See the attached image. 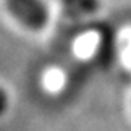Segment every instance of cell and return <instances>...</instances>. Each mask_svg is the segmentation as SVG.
Here are the masks:
<instances>
[{"label":"cell","mask_w":131,"mask_h":131,"mask_svg":"<svg viewBox=\"0 0 131 131\" xmlns=\"http://www.w3.org/2000/svg\"><path fill=\"white\" fill-rule=\"evenodd\" d=\"M9 15L25 29L38 32L50 22V9L44 0H5Z\"/></svg>","instance_id":"1"},{"label":"cell","mask_w":131,"mask_h":131,"mask_svg":"<svg viewBox=\"0 0 131 131\" xmlns=\"http://www.w3.org/2000/svg\"><path fill=\"white\" fill-rule=\"evenodd\" d=\"M99 0H61V9L66 18L80 20L99 10Z\"/></svg>","instance_id":"2"},{"label":"cell","mask_w":131,"mask_h":131,"mask_svg":"<svg viewBox=\"0 0 131 131\" xmlns=\"http://www.w3.org/2000/svg\"><path fill=\"white\" fill-rule=\"evenodd\" d=\"M10 108V96L7 93V90L0 86V117H3Z\"/></svg>","instance_id":"3"}]
</instances>
